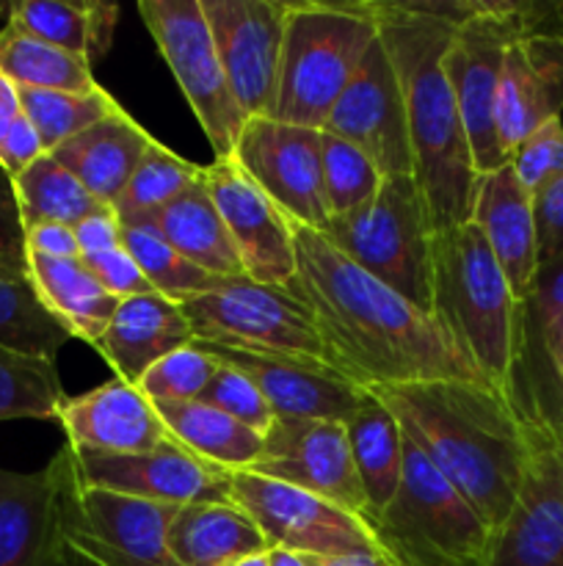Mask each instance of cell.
<instances>
[{"label": "cell", "mask_w": 563, "mask_h": 566, "mask_svg": "<svg viewBox=\"0 0 563 566\" xmlns=\"http://www.w3.org/2000/svg\"><path fill=\"white\" fill-rule=\"evenodd\" d=\"M290 232L296 276L285 291L312 315L329 365L348 381L362 390L431 379L484 381L434 315L359 269L320 230L290 221Z\"/></svg>", "instance_id": "6da1fadb"}, {"label": "cell", "mask_w": 563, "mask_h": 566, "mask_svg": "<svg viewBox=\"0 0 563 566\" xmlns=\"http://www.w3.org/2000/svg\"><path fill=\"white\" fill-rule=\"evenodd\" d=\"M406 105L414 180L431 232L472 221L478 171L445 72L453 31L475 0H370Z\"/></svg>", "instance_id": "7a4b0ae2"}, {"label": "cell", "mask_w": 563, "mask_h": 566, "mask_svg": "<svg viewBox=\"0 0 563 566\" xmlns=\"http://www.w3.org/2000/svg\"><path fill=\"white\" fill-rule=\"evenodd\" d=\"M368 392L497 536L517 501L524 462L513 403L484 381L464 379L381 385Z\"/></svg>", "instance_id": "3957f363"}, {"label": "cell", "mask_w": 563, "mask_h": 566, "mask_svg": "<svg viewBox=\"0 0 563 566\" xmlns=\"http://www.w3.org/2000/svg\"><path fill=\"white\" fill-rule=\"evenodd\" d=\"M431 315L480 379L511 401L519 304L475 221L431 232Z\"/></svg>", "instance_id": "277c9868"}, {"label": "cell", "mask_w": 563, "mask_h": 566, "mask_svg": "<svg viewBox=\"0 0 563 566\" xmlns=\"http://www.w3.org/2000/svg\"><path fill=\"white\" fill-rule=\"evenodd\" d=\"M375 39L379 20L370 0H285L274 119L320 130Z\"/></svg>", "instance_id": "5b68a950"}, {"label": "cell", "mask_w": 563, "mask_h": 566, "mask_svg": "<svg viewBox=\"0 0 563 566\" xmlns=\"http://www.w3.org/2000/svg\"><path fill=\"white\" fill-rule=\"evenodd\" d=\"M386 566H489L495 531L403 437L401 486L368 523Z\"/></svg>", "instance_id": "8992f818"}, {"label": "cell", "mask_w": 563, "mask_h": 566, "mask_svg": "<svg viewBox=\"0 0 563 566\" xmlns=\"http://www.w3.org/2000/svg\"><path fill=\"white\" fill-rule=\"evenodd\" d=\"M546 3L533 0H475L456 25L445 53V72L461 114L475 171L489 175L508 164L497 142L495 103L508 44L544 28Z\"/></svg>", "instance_id": "52a82bcc"}, {"label": "cell", "mask_w": 563, "mask_h": 566, "mask_svg": "<svg viewBox=\"0 0 563 566\" xmlns=\"http://www.w3.org/2000/svg\"><path fill=\"white\" fill-rule=\"evenodd\" d=\"M320 232L359 269L431 313V227L414 177H390L368 205L331 216Z\"/></svg>", "instance_id": "ba28073f"}, {"label": "cell", "mask_w": 563, "mask_h": 566, "mask_svg": "<svg viewBox=\"0 0 563 566\" xmlns=\"http://www.w3.org/2000/svg\"><path fill=\"white\" fill-rule=\"evenodd\" d=\"M180 307L193 340L329 365L312 315L285 287L259 285L248 276H219L215 287Z\"/></svg>", "instance_id": "9c48e42d"}, {"label": "cell", "mask_w": 563, "mask_h": 566, "mask_svg": "<svg viewBox=\"0 0 563 566\" xmlns=\"http://www.w3.org/2000/svg\"><path fill=\"white\" fill-rule=\"evenodd\" d=\"M138 14L180 83L182 97L202 125L215 160L232 158L248 116L226 81L202 0H141Z\"/></svg>", "instance_id": "30bf717a"}, {"label": "cell", "mask_w": 563, "mask_h": 566, "mask_svg": "<svg viewBox=\"0 0 563 566\" xmlns=\"http://www.w3.org/2000/svg\"><path fill=\"white\" fill-rule=\"evenodd\" d=\"M524 462L489 566H563V415H519Z\"/></svg>", "instance_id": "8fae6325"}, {"label": "cell", "mask_w": 563, "mask_h": 566, "mask_svg": "<svg viewBox=\"0 0 563 566\" xmlns=\"http://www.w3.org/2000/svg\"><path fill=\"white\" fill-rule=\"evenodd\" d=\"M177 506L119 495L72 479L64 501V545L77 566H180L169 551Z\"/></svg>", "instance_id": "7c38bea8"}, {"label": "cell", "mask_w": 563, "mask_h": 566, "mask_svg": "<svg viewBox=\"0 0 563 566\" xmlns=\"http://www.w3.org/2000/svg\"><path fill=\"white\" fill-rule=\"evenodd\" d=\"M230 495L257 523L270 547L301 556H384L362 517L285 481L230 470Z\"/></svg>", "instance_id": "4fadbf2b"}, {"label": "cell", "mask_w": 563, "mask_h": 566, "mask_svg": "<svg viewBox=\"0 0 563 566\" xmlns=\"http://www.w3.org/2000/svg\"><path fill=\"white\" fill-rule=\"evenodd\" d=\"M320 130L290 125L274 116L246 122L232 158L263 188L287 221L323 230L331 219L323 191Z\"/></svg>", "instance_id": "5bb4252c"}, {"label": "cell", "mask_w": 563, "mask_h": 566, "mask_svg": "<svg viewBox=\"0 0 563 566\" xmlns=\"http://www.w3.org/2000/svg\"><path fill=\"white\" fill-rule=\"evenodd\" d=\"M320 130L362 149L384 180L414 177L406 105L381 36L370 44Z\"/></svg>", "instance_id": "9a60e30c"}, {"label": "cell", "mask_w": 563, "mask_h": 566, "mask_svg": "<svg viewBox=\"0 0 563 566\" xmlns=\"http://www.w3.org/2000/svg\"><path fill=\"white\" fill-rule=\"evenodd\" d=\"M248 473L312 492L368 523V501L342 420L274 418L263 434V453Z\"/></svg>", "instance_id": "2e32d148"}, {"label": "cell", "mask_w": 563, "mask_h": 566, "mask_svg": "<svg viewBox=\"0 0 563 566\" xmlns=\"http://www.w3.org/2000/svg\"><path fill=\"white\" fill-rule=\"evenodd\" d=\"M202 11L243 114L274 116L285 0H202Z\"/></svg>", "instance_id": "e0dca14e"}, {"label": "cell", "mask_w": 563, "mask_h": 566, "mask_svg": "<svg viewBox=\"0 0 563 566\" xmlns=\"http://www.w3.org/2000/svg\"><path fill=\"white\" fill-rule=\"evenodd\" d=\"M72 448V446H70ZM83 484L163 506L232 503L230 470L210 464L169 440L147 453H97L72 448Z\"/></svg>", "instance_id": "ac0fdd59"}, {"label": "cell", "mask_w": 563, "mask_h": 566, "mask_svg": "<svg viewBox=\"0 0 563 566\" xmlns=\"http://www.w3.org/2000/svg\"><path fill=\"white\" fill-rule=\"evenodd\" d=\"M75 457L64 446L39 473L0 470V566H77L64 545Z\"/></svg>", "instance_id": "d6986e66"}, {"label": "cell", "mask_w": 563, "mask_h": 566, "mask_svg": "<svg viewBox=\"0 0 563 566\" xmlns=\"http://www.w3.org/2000/svg\"><path fill=\"white\" fill-rule=\"evenodd\" d=\"M204 186L224 219L243 276L259 285L285 287L296 276L290 221L235 158H221L204 166Z\"/></svg>", "instance_id": "ffe728a7"}, {"label": "cell", "mask_w": 563, "mask_h": 566, "mask_svg": "<svg viewBox=\"0 0 563 566\" xmlns=\"http://www.w3.org/2000/svg\"><path fill=\"white\" fill-rule=\"evenodd\" d=\"M193 346L210 354L215 363L243 370L263 392L274 418L342 420L346 423L364 398L362 387L348 381L340 370L326 363L243 352V348H226L204 340H193Z\"/></svg>", "instance_id": "44dd1931"}, {"label": "cell", "mask_w": 563, "mask_h": 566, "mask_svg": "<svg viewBox=\"0 0 563 566\" xmlns=\"http://www.w3.org/2000/svg\"><path fill=\"white\" fill-rule=\"evenodd\" d=\"M563 111V36L546 31L522 33L506 50L497 86L495 127L502 155Z\"/></svg>", "instance_id": "7402d4cb"}, {"label": "cell", "mask_w": 563, "mask_h": 566, "mask_svg": "<svg viewBox=\"0 0 563 566\" xmlns=\"http://www.w3.org/2000/svg\"><path fill=\"white\" fill-rule=\"evenodd\" d=\"M59 423L66 446L97 453H147L171 440L155 403L119 376L97 390L64 398Z\"/></svg>", "instance_id": "603a6c76"}, {"label": "cell", "mask_w": 563, "mask_h": 566, "mask_svg": "<svg viewBox=\"0 0 563 566\" xmlns=\"http://www.w3.org/2000/svg\"><path fill=\"white\" fill-rule=\"evenodd\" d=\"M472 221L500 263L513 298L522 304L539 274V232L533 193L519 182L511 164L478 177Z\"/></svg>", "instance_id": "cb8c5ba5"}, {"label": "cell", "mask_w": 563, "mask_h": 566, "mask_svg": "<svg viewBox=\"0 0 563 566\" xmlns=\"http://www.w3.org/2000/svg\"><path fill=\"white\" fill-rule=\"evenodd\" d=\"M193 343V329L177 302L160 293L121 298L105 335L94 343L119 379L138 385L141 376L177 348Z\"/></svg>", "instance_id": "d4e9b609"}, {"label": "cell", "mask_w": 563, "mask_h": 566, "mask_svg": "<svg viewBox=\"0 0 563 566\" xmlns=\"http://www.w3.org/2000/svg\"><path fill=\"white\" fill-rule=\"evenodd\" d=\"M152 144V133L144 130L119 105L114 114L86 127L47 155H53L64 169H70L94 199L114 208Z\"/></svg>", "instance_id": "484cf974"}, {"label": "cell", "mask_w": 563, "mask_h": 566, "mask_svg": "<svg viewBox=\"0 0 563 566\" xmlns=\"http://www.w3.org/2000/svg\"><path fill=\"white\" fill-rule=\"evenodd\" d=\"M169 551L180 566H235L270 545L237 503H191L171 517Z\"/></svg>", "instance_id": "4316f807"}, {"label": "cell", "mask_w": 563, "mask_h": 566, "mask_svg": "<svg viewBox=\"0 0 563 566\" xmlns=\"http://www.w3.org/2000/svg\"><path fill=\"white\" fill-rule=\"evenodd\" d=\"M125 227H149L171 249H177L182 258L191 260L199 269L210 271V274L243 276L241 260H237L235 247H232L224 219H221L219 208H215L213 197L204 186V169L202 177L191 182L180 197L166 202L163 208L149 213L138 224Z\"/></svg>", "instance_id": "83f0119b"}, {"label": "cell", "mask_w": 563, "mask_h": 566, "mask_svg": "<svg viewBox=\"0 0 563 566\" xmlns=\"http://www.w3.org/2000/svg\"><path fill=\"white\" fill-rule=\"evenodd\" d=\"M28 274L44 307L88 346L99 340L114 318L119 298L110 296L81 258H44L25 252Z\"/></svg>", "instance_id": "f1b7e54d"}, {"label": "cell", "mask_w": 563, "mask_h": 566, "mask_svg": "<svg viewBox=\"0 0 563 566\" xmlns=\"http://www.w3.org/2000/svg\"><path fill=\"white\" fill-rule=\"evenodd\" d=\"M116 17L119 6L99 0H22L9 6V22L88 64L110 50Z\"/></svg>", "instance_id": "f546056e"}, {"label": "cell", "mask_w": 563, "mask_h": 566, "mask_svg": "<svg viewBox=\"0 0 563 566\" xmlns=\"http://www.w3.org/2000/svg\"><path fill=\"white\" fill-rule=\"evenodd\" d=\"M346 429L359 484L368 501V523H373L401 486L403 431L384 403L368 390L357 412L346 420Z\"/></svg>", "instance_id": "4dcf8cb0"}, {"label": "cell", "mask_w": 563, "mask_h": 566, "mask_svg": "<svg viewBox=\"0 0 563 566\" xmlns=\"http://www.w3.org/2000/svg\"><path fill=\"white\" fill-rule=\"evenodd\" d=\"M171 440L224 470H252L263 453V434L204 401L155 403Z\"/></svg>", "instance_id": "1f68e13d"}, {"label": "cell", "mask_w": 563, "mask_h": 566, "mask_svg": "<svg viewBox=\"0 0 563 566\" xmlns=\"http://www.w3.org/2000/svg\"><path fill=\"white\" fill-rule=\"evenodd\" d=\"M70 340V329L39 298L28 260L0 263V346L55 363V354Z\"/></svg>", "instance_id": "d6a6232c"}, {"label": "cell", "mask_w": 563, "mask_h": 566, "mask_svg": "<svg viewBox=\"0 0 563 566\" xmlns=\"http://www.w3.org/2000/svg\"><path fill=\"white\" fill-rule=\"evenodd\" d=\"M0 72L17 83V88H42V92H92V64L66 53L44 39L31 36L14 22L0 28Z\"/></svg>", "instance_id": "836d02e7"}, {"label": "cell", "mask_w": 563, "mask_h": 566, "mask_svg": "<svg viewBox=\"0 0 563 566\" xmlns=\"http://www.w3.org/2000/svg\"><path fill=\"white\" fill-rule=\"evenodd\" d=\"M17 208L25 230L36 224H81L86 216L108 208L88 193V188L59 164L53 155L33 160L22 175L11 180Z\"/></svg>", "instance_id": "e575fe53"}, {"label": "cell", "mask_w": 563, "mask_h": 566, "mask_svg": "<svg viewBox=\"0 0 563 566\" xmlns=\"http://www.w3.org/2000/svg\"><path fill=\"white\" fill-rule=\"evenodd\" d=\"M64 385L55 363L22 357L0 346V423L6 420H55L64 403Z\"/></svg>", "instance_id": "d590c367"}, {"label": "cell", "mask_w": 563, "mask_h": 566, "mask_svg": "<svg viewBox=\"0 0 563 566\" xmlns=\"http://www.w3.org/2000/svg\"><path fill=\"white\" fill-rule=\"evenodd\" d=\"M22 114L28 116L42 138L44 153H53L64 142L75 138L86 127L119 108L103 86L92 92H42V88H20Z\"/></svg>", "instance_id": "8d00e7d4"}, {"label": "cell", "mask_w": 563, "mask_h": 566, "mask_svg": "<svg viewBox=\"0 0 563 566\" xmlns=\"http://www.w3.org/2000/svg\"><path fill=\"white\" fill-rule=\"evenodd\" d=\"M202 169L204 166L191 164L155 138V144L132 171L125 193L116 199L114 213L119 224H138L141 219H147L149 213L180 197L191 182H196L202 177Z\"/></svg>", "instance_id": "74e56055"}, {"label": "cell", "mask_w": 563, "mask_h": 566, "mask_svg": "<svg viewBox=\"0 0 563 566\" xmlns=\"http://www.w3.org/2000/svg\"><path fill=\"white\" fill-rule=\"evenodd\" d=\"M121 247L132 254L141 274L152 285V291L177 304L188 302V298L199 296V293H208L219 282V276L182 258L177 249H171L149 227L121 224Z\"/></svg>", "instance_id": "f35d334b"}, {"label": "cell", "mask_w": 563, "mask_h": 566, "mask_svg": "<svg viewBox=\"0 0 563 566\" xmlns=\"http://www.w3.org/2000/svg\"><path fill=\"white\" fill-rule=\"evenodd\" d=\"M320 144H323L320 160H323V191L329 213L342 216L368 205L384 182L373 160L353 144L323 130H320Z\"/></svg>", "instance_id": "ab89813d"}, {"label": "cell", "mask_w": 563, "mask_h": 566, "mask_svg": "<svg viewBox=\"0 0 563 566\" xmlns=\"http://www.w3.org/2000/svg\"><path fill=\"white\" fill-rule=\"evenodd\" d=\"M215 370H219V363L191 343L155 363L136 387L152 403L199 401Z\"/></svg>", "instance_id": "60d3db41"}, {"label": "cell", "mask_w": 563, "mask_h": 566, "mask_svg": "<svg viewBox=\"0 0 563 566\" xmlns=\"http://www.w3.org/2000/svg\"><path fill=\"white\" fill-rule=\"evenodd\" d=\"M199 401L221 409L224 415L235 418L237 423L248 426V429L259 431V434H265L270 423H274V412H270L268 401L257 390V385L243 370L232 368V365L219 363V370L210 379V385L204 387Z\"/></svg>", "instance_id": "b9f144b4"}, {"label": "cell", "mask_w": 563, "mask_h": 566, "mask_svg": "<svg viewBox=\"0 0 563 566\" xmlns=\"http://www.w3.org/2000/svg\"><path fill=\"white\" fill-rule=\"evenodd\" d=\"M511 169L530 193H539L546 182L563 175V122L552 119L530 133L511 155Z\"/></svg>", "instance_id": "7bdbcfd3"}, {"label": "cell", "mask_w": 563, "mask_h": 566, "mask_svg": "<svg viewBox=\"0 0 563 566\" xmlns=\"http://www.w3.org/2000/svg\"><path fill=\"white\" fill-rule=\"evenodd\" d=\"M557 313H563V254L539 265V274H535L528 298L519 304V346H522L524 337L533 335L544 321H550Z\"/></svg>", "instance_id": "ee69618b"}, {"label": "cell", "mask_w": 563, "mask_h": 566, "mask_svg": "<svg viewBox=\"0 0 563 566\" xmlns=\"http://www.w3.org/2000/svg\"><path fill=\"white\" fill-rule=\"evenodd\" d=\"M83 263L88 265L94 276H97L99 285L116 296L121 298H132V296H144V293H155L152 285L147 282V276L141 274V269L136 265L132 254L127 252L125 247H114L103 254H94V258H81Z\"/></svg>", "instance_id": "f6af8a7d"}, {"label": "cell", "mask_w": 563, "mask_h": 566, "mask_svg": "<svg viewBox=\"0 0 563 566\" xmlns=\"http://www.w3.org/2000/svg\"><path fill=\"white\" fill-rule=\"evenodd\" d=\"M533 346L541 352L539 359L546 365V370L552 374L550 379L555 381L550 412L563 415V313L552 315V318L544 321V324H541L533 335L524 337L522 346H519V354H517V365H519V359L528 357V354L533 352Z\"/></svg>", "instance_id": "bcb514c9"}, {"label": "cell", "mask_w": 563, "mask_h": 566, "mask_svg": "<svg viewBox=\"0 0 563 566\" xmlns=\"http://www.w3.org/2000/svg\"><path fill=\"white\" fill-rule=\"evenodd\" d=\"M535 232H539V265L563 254V175L546 182L533 197Z\"/></svg>", "instance_id": "7dc6e473"}, {"label": "cell", "mask_w": 563, "mask_h": 566, "mask_svg": "<svg viewBox=\"0 0 563 566\" xmlns=\"http://www.w3.org/2000/svg\"><path fill=\"white\" fill-rule=\"evenodd\" d=\"M44 153L42 138H39L36 127L28 122V116L22 114L20 119L11 125V130L6 133V138L0 142V171H3L9 180H14L17 175L28 169L33 160H39Z\"/></svg>", "instance_id": "c3c4849f"}, {"label": "cell", "mask_w": 563, "mask_h": 566, "mask_svg": "<svg viewBox=\"0 0 563 566\" xmlns=\"http://www.w3.org/2000/svg\"><path fill=\"white\" fill-rule=\"evenodd\" d=\"M22 260H25V227L11 180L0 171V263H22Z\"/></svg>", "instance_id": "681fc988"}, {"label": "cell", "mask_w": 563, "mask_h": 566, "mask_svg": "<svg viewBox=\"0 0 563 566\" xmlns=\"http://www.w3.org/2000/svg\"><path fill=\"white\" fill-rule=\"evenodd\" d=\"M72 230H75L81 258H94V254H103L121 243V224L119 219H116L114 208H103L97 210V213L86 216V219H83L81 224L72 227Z\"/></svg>", "instance_id": "f907efd6"}, {"label": "cell", "mask_w": 563, "mask_h": 566, "mask_svg": "<svg viewBox=\"0 0 563 566\" xmlns=\"http://www.w3.org/2000/svg\"><path fill=\"white\" fill-rule=\"evenodd\" d=\"M25 252L44 258H81L75 230L66 224H36L25 230Z\"/></svg>", "instance_id": "816d5d0a"}, {"label": "cell", "mask_w": 563, "mask_h": 566, "mask_svg": "<svg viewBox=\"0 0 563 566\" xmlns=\"http://www.w3.org/2000/svg\"><path fill=\"white\" fill-rule=\"evenodd\" d=\"M22 116V103H20V88L11 77H6L0 72V142L6 138V133L11 130L17 119Z\"/></svg>", "instance_id": "f5cc1de1"}, {"label": "cell", "mask_w": 563, "mask_h": 566, "mask_svg": "<svg viewBox=\"0 0 563 566\" xmlns=\"http://www.w3.org/2000/svg\"><path fill=\"white\" fill-rule=\"evenodd\" d=\"M309 566H386L384 556L375 553H351V556H307Z\"/></svg>", "instance_id": "db71d44e"}, {"label": "cell", "mask_w": 563, "mask_h": 566, "mask_svg": "<svg viewBox=\"0 0 563 566\" xmlns=\"http://www.w3.org/2000/svg\"><path fill=\"white\" fill-rule=\"evenodd\" d=\"M268 566H309V562L307 556H301V553L285 551V547H270Z\"/></svg>", "instance_id": "11a10c76"}, {"label": "cell", "mask_w": 563, "mask_h": 566, "mask_svg": "<svg viewBox=\"0 0 563 566\" xmlns=\"http://www.w3.org/2000/svg\"><path fill=\"white\" fill-rule=\"evenodd\" d=\"M541 31L563 36V3H546V17H544V28H541Z\"/></svg>", "instance_id": "9f6ffc18"}, {"label": "cell", "mask_w": 563, "mask_h": 566, "mask_svg": "<svg viewBox=\"0 0 563 566\" xmlns=\"http://www.w3.org/2000/svg\"><path fill=\"white\" fill-rule=\"evenodd\" d=\"M235 566H268V553H257V556H248L243 562H237Z\"/></svg>", "instance_id": "6f0895ef"}, {"label": "cell", "mask_w": 563, "mask_h": 566, "mask_svg": "<svg viewBox=\"0 0 563 566\" xmlns=\"http://www.w3.org/2000/svg\"><path fill=\"white\" fill-rule=\"evenodd\" d=\"M6 22H9V6L0 3V28H3Z\"/></svg>", "instance_id": "680465c9"}]
</instances>
